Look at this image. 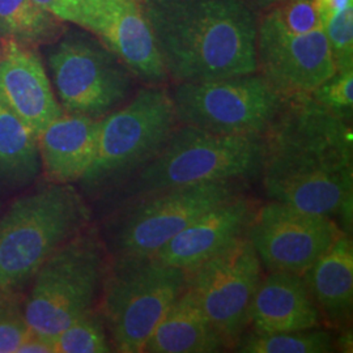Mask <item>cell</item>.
<instances>
[{"instance_id": "7c38bea8", "label": "cell", "mask_w": 353, "mask_h": 353, "mask_svg": "<svg viewBox=\"0 0 353 353\" xmlns=\"http://www.w3.org/2000/svg\"><path fill=\"white\" fill-rule=\"evenodd\" d=\"M341 234L327 216L276 201L258 203L246 232L263 270L301 276Z\"/></svg>"}, {"instance_id": "8fae6325", "label": "cell", "mask_w": 353, "mask_h": 353, "mask_svg": "<svg viewBox=\"0 0 353 353\" xmlns=\"http://www.w3.org/2000/svg\"><path fill=\"white\" fill-rule=\"evenodd\" d=\"M263 275L246 236L188 272L186 290L229 350L249 327L252 299Z\"/></svg>"}, {"instance_id": "2e32d148", "label": "cell", "mask_w": 353, "mask_h": 353, "mask_svg": "<svg viewBox=\"0 0 353 353\" xmlns=\"http://www.w3.org/2000/svg\"><path fill=\"white\" fill-rule=\"evenodd\" d=\"M0 100L39 135L64 114L37 52L29 45L3 41Z\"/></svg>"}, {"instance_id": "7a4b0ae2", "label": "cell", "mask_w": 353, "mask_h": 353, "mask_svg": "<svg viewBox=\"0 0 353 353\" xmlns=\"http://www.w3.org/2000/svg\"><path fill=\"white\" fill-rule=\"evenodd\" d=\"M169 80L258 72V23L245 0H141Z\"/></svg>"}, {"instance_id": "f546056e", "label": "cell", "mask_w": 353, "mask_h": 353, "mask_svg": "<svg viewBox=\"0 0 353 353\" xmlns=\"http://www.w3.org/2000/svg\"><path fill=\"white\" fill-rule=\"evenodd\" d=\"M316 6L318 17L322 26L335 14L353 7V0H316Z\"/></svg>"}, {"instance_id": "5b68a950", "label": "cell", "mask_w": 353, "mask_h": 353, "mask_svg": "<svg viewBox=\"0 0 353 353\" xmlns=\"http://www.w3.org/2000/svg\"><path fill=\"white\" fill-rule=\"evenodd\" d=\"M188 287V272L153 255H110L100 313L115 352L141 353Z\"/></svg>"}, {"instance_id": "9a60e30c", "label": "cell", "mask_w": 353, "mask_h": 353, "mask_svg": "<svg viewBox=\"0 0 353 353\" xmlns=\"http://www.w3.org/2000/svg\"><path fill=\"white\" fill-rule=\"evenodd\" d=\"M256 205L249 191L220 203L192 220L153 256L189 272L243 239Z\"/></svg>"}, {"instance_id": "cb8c5ba5", "label": "cell", "mask_w": 353, "mask_h": 353, "mask_svg": "<svg viewBox=\"0 0 353 353\" xmlns=\"http://www.w3.org/2000/svg\"><path fill=\"white\" fill-rule=\"evenodd\" d=\"M57 353L113 352V345L100 310L79 316L55 338Z\"/></svg>"}, {"instance_id": "d6986e66", "label": "cell", "mask_w": 353, "mask_h": 353, "mask_svg": "<svg viewBox=\"0 0 353 353\" xmlns=\"http://www.w3.org/2000/svg\"><path fill=\"white\" fill-rule=\"evenodd\" d=\"M325 323L348 330L353 310V245L351 234H341L303 275Z\"/></svg>"}, {"instance_id": "ffe728a7", "label": "cell", "mask_w": 353, "mask_h": 353, "mask_svg": "<svg viewBox=\"0 0 353 353\" xmlns=\"http://www.w3.org/2000/svg\"><path fill=\"white\" fill-rule=\"evenodd\" d=\"M228 350L225 341L185 290L153 330L143 352L219 353Z\"/></svg>"}, {"instance_id": "484cf974", "label": "cell", "mask_w": 353, "mask_h": 353, "mask_svg": "<svg viewBox=\"0 0 353 353\" xmlns=\"http://www.w3.org/2000/svg\"><path fill=\"white\" fill-rule=\"evenodd\" d=\"M322 30L327 38L336 71L353 70V7L331 17L322 26Z\"/></svg>"}, {"instance_id": "4316f807", "label": "cell", "mask_w": 353, "mask_h": 353, "mask_svg": "<svg viewBox=\"0 0 353 353\" xmlns=\"http://www.w3.org/2000/svg\"><path fill=\"white\" fill-rule=\"evenodd\" d=\"M275 6V10L270 13L290 33L305 34L322 29L316 0H280Z\"/></svg>"}, {"instance_id": "52a82bcc", "label": "cell", "mask_w": 353, "mask_h": 353, "mask_svg": "<svg viewBox=\"0 0 353 353\" xmlns=\"http://www.w3.org/2000/svg\"><path fill=\"white\" fill-rule=\"evenodd\" d=\"M170 90L145 85L100 119L94 160L80 183L85 192L106 195L159 153L178 127Z\"/></svg>"}, {"instance_id": "30bf717a", "label": "cell", "mask_w": 353, "mask_h": 353, "mask_svg": "<svg viewBox=\"0 0 353 353\" xmlns=\"http://www.w3.org/2000/svg\"><path fill=\"white\" fill-rule=\"evenodd\" d=\"M48 61L64 113L101 119L132 97L135 76L94 39L64 38L51 49Z\"/></svg>"}, {"instance_id": "6da1fadb", "label": "cell", "mask_w": 353, "mask_h": 353, "mask_svg": "<svg viewBox=\"0 0 353 353\" xmlns=\"http://www.w3.org/2000/svg\"><path fill=\"white\" fill-rule=\"evenodd\" d=\"M259 179L270 201L327 216L351 234L352 130L309 94L290 97L265 132Z\"/></svg>"}, {"instance_id": "4fadbf2b", "label": "cell", "mask_w": 353, "mask_h": 353, "mask_svg": "<svg viewBox=\"0 0 353 353\" xmlns=\"http://www.w3.org/2000/svg\"><path fill=\"white\" fill-rule=\"evenodd\" d=\"M256 65L258 72L288 97L312 93L336 72L322 29L290 33L271 13L258 24Z\"/></svg>"}, {"instance_id": "e0dca14e", "label": "cell", "mask_w": 353, "mask_h": 353, "mask_svg": "<svg viewBox=\"0 0 353 353\" xmlns=\"http://www.w3.org/2000/svg\"><path fill=\"white\" fill-rule=\"evenodd\" d=\"M323 325V316L303 276L283 271L263 275L252 299L248 330L271 334Z\"/></svg>"}, {"instance_id": "5bb4252c", "label": "cell", "mask_w": 353, "mask_h": 353, "mask_svg": "<svg viewBox=\"0 0 353 353\" xmlns=\"http://www.w3.org/2000/svg\"><path fill=\"white\" fill-rule=\"evenodd\" d=\"M76 26L96 34L147 85L169 80L141 0H83Z\"/></svg>"}, {"instance_id": "d6a6232c", "label": "cell", "mask_w": 353, "mask_h": 353, "mask_svg": "<svg viewBox=\"0 0 353 353\" xmlns=\"http://www.w3.org/2000/svg\"><path fill=\"white\" fill-rule=\"evenodd\" d=\"M1 49H3V41L0 39V55H1Z\"/></svg>"}, {"instance_id": "d4e9b609", "label": "cell", "mask_w": 353, "mask_h": 353, "mask_svg": "<svg viewBox=\"0 0 353 353\" xmlns=\"http://www.w3.org/2000/svg\"><path fill=\"white\" fill-rule=\"evenodd\" d=\"M309 96L328 112L351 122L353 110V70L336 71Z\"/></svg>"}, {"instance_id": "3957f363", "label": "cell", "mask_w": 353, "mask_h": 353, "mask_svg": "<svg viewBox=\"0 0 353 353\" xmlns=\"http://www.w3.org/2000/svg\"><path fill=\"white\" fill-rule=\"evenodd\" d=\"M263 138L223 137L178 125L159 153L105 196L113 208L164 190L259 179Z\"/></svg>"}, {"instance_id": "7402d4cb", "label": "cell", "mask_w": 353, "mask_h": 353, "mask_svg": "<svg viewBox=\"0 0 353 353\" xmlns=\"http://www.w3.org/2000/svg\"><path fill=\"white\" fill-rule=\"evenodd\" d=\"M61 20L34 0H0V39L24 45L50 42L59 36Z\"/></svg>"}, {"instance_id": "277c9868", "label": "cell", "mask_w": 353, "mask_h": 353, "mask_svg": "<svg viewBox=\"0 0 353 353\" xmlns=\"http://www.w3.org/2000/svg\"><path fill=\"white\" fill-rule=\"evenodd\" d=\"M92 211L72 183H52L17 199L0 219V294L12 293L67 241L88 227Z\"/></svg>"}, {"instance_id": "ba28073f", "label": "cell", "mask_w": 353, "mask_h": 353, "mask_svg": "<svg viewBox=\"0 0 353 353\" xmlns=\"http://www.w3.org/2000/svg\"><path fill=\"white\" fill-rule=\"evenodd\" d=\"M249 190L246 181H216L153 192L113 208L102 239L110 255H154L199 214Z\"/></svg>"}, {"instance_id": "836d02e7", "label": "cell", "mask_w": 353, "mask_h": 353, "mask_svg": "<svg viewBox=\"0 0 353 353\" xmlns=\"http://www.w3.org/2000/svg\"><path fill=\"white\" fill-rule=\"evenodd\" d=\"M81 1H83V0H81ZM80 4H81V3H80Z\"/></svg>"}, {"instance_id": "603a6c76", "label": "cell", "mask_w": 353, "mask_h": 353, "mask_svg": "<svg viewBox=\"0 0 353 353\" xmlns=\"http://www.w3.org/2000/svg\"><path fill=\"white\" fill-rule=\"evenodd\" d=\"M232 351L240 353H331L336 352V335L316 327L288 332H255L246 330Z\"/></svg>"}, {"instance_id": "f1b7e54d", "label": "cell", "mask_w": 353, "mask_h": 353, "mask_svg": "<svg viewBox=\"0 0 353 353\" xmlns=\"http://www.w3.org/2000/svg\"><path fill=\"white\" fill-rule=\"evenodd\" d=\"M61 21L76 24L81 0H34Z\"/></svg>"}, {"instance_id": "1f68e13d", "label": "cell", "mask_w": 353, "mask_h": 353, "mask_svg": "<svg viewBox=\"0 0 353 353\" xmlns=\"http://www.w3.org/2000/svg\"><path fill=\"white\" fill-rule=\"evenodd\" d=\"M258 4H261L262 7H271V6H275L278 4L280 0H255Z\"/></svg>"}, {"instance_id": "8992f818", "label": "cell", "mask_w": 353, "mask_h": 353, "mask_svg": "<svg viewBox=\"0 0 353 353\" xmlns=\"http://www.w3.org/2000/svg\"><path fill=\"white\" fill-rule=\"evenodd\" d=\"M110 254L97 228L87 227L38 268L23 306L32 332L55 341L79 316L96 309Z\"/></svg>"}, {"instance_id": "44dd1931", "label": "cell", "mask_w": 353, "mask_h": 353, "mask_svg": "<svg viewBox=\"0 0 353 353\" xmlns=\"http://www.w3.org/2000/svg\"><path fill=\"white\" fill-rule=\"evenodd\" d=\"M37 134L0 100V179L26 183L41 165Z\"/></svg>"}, {"instance_id": "9c48e42d", "label": "cell", "mask_w": 353, "mask_h": 353, "mask_svg": "<svg viewBox=\"0 0 353 353\" xmlns=\"http://www.w3.org/2000/svg\"><path fill=\"white\" fill-rule=\"evenodd\" d=\"M170 96L179 125L248 138H263L290 100L259 72L176 83Z\"/></svg>"}, {"instance_id": "ac0fdd59", "label": "cell", "mask_w": 353, "mask_h": 353, "mask_svg": "<svg viewBox=\"0 0 353 353\" xmlns=\"http://www.w3.org/2000/svg\"><path fill=\"white\" fill-rule=\"evenodd\" d=\"M100 119L64 113L38 135L41 163L55 183L80 182L94 160Z\"/></svg>"}, {"instance_id": "4dcf8cb0", "label": "cell", "mask_w": 353, "mask_h": 353, "mask_svg": "<svg viewBox=\"0 0 353 353\" xmlns=\"http://www.w3.org/2000/svg\"><path fill=\"white\" fill-rule=\"evenodd\" d=\"M16 353H57L55 352V341L43 338L38 334L30 331L26 341L19 347Z\"/></svg>"}, {"instance_id": "83f0119b", "label": "cell", "mask_w": 353, "mask_h": 353, "mask_svg": "<svg viewBox=\"0 0 353 353\" xmlns=\"http://www.w3.org/2000/svg\"><path fill=\"white\" fill-rule=\"evenodd\" d=\"M0 296V353H16L30 334V328L23 307L8 293Z\"/></svg>"}]
</instances>
